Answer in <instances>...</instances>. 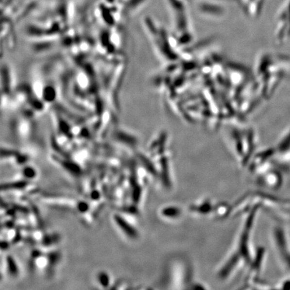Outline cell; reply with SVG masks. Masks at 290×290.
<instances>
[{"instance_id": "obj_1", "label": "cell", "mask_w": 290, "mask_h": 290, "mask_svg": "<svg viewBox=\"0 0 290 290\" xmlns=\"http://www.w3.org/2000/svg\"><path fill=\"white\" fill-rule=\"evenodd\" d=\"M114 221L118 227L124 235L131 239H136L138 237V233L136 228L133 227L131 223L128 222L125 218L119 214H115L114 216Z\"/></svg>"}, {"instance_id": "obj_2", "label": "cell", "mask_w": 290, "mask_h": 290, "mask_svg": "<svg viewBox=\"0 0 290 290\" xmlns=\"http://www.w3.org/2000/svg\"><path fill=\"white\" fill-rule=\"evenodd\" d=\"M6 270L9 274L12 277H16L18 275L19 268L17 264V262L16 261L15 258L11 256H6Z\"/></svg>"}, {"instance_id": "obj_3", "label": "cell", "mask_w": 290, "mask_h": 290, "mask_svg": "<svg viewBox=\"0 0 290 290\" xmlns=\"http://www.w3.org/2000/svg\"><path fill=\"white\" fill-rule=\"evenodd\" d=\"M212 204L209 202H205L200 205H194L191 207V210L192 212H196L199 214H206L207 212H210L212 210Z\"/></svg>"}, {"instance_id": "obj_4", "label": "cell", "mask_w": 290, "mask_h": 290, "mask_svg": "<svg viewBox=\"0 0 290 290\" xmlns=\"http://www.w3.org/2000/svg\"><path fill=\"white\" fill-rule=\"evenodd\" d=\"M145 1L146 0H124V6L126 10H128V12H133V10L140 6V5Z\"/></svg>"}, {"instance_id": "obj_5", "label": "cell", "mask_w": 290, "mask_h": 290, "mask_svg": "<svg viewBox=\"0 0 290 290\" xmlns=\"http://www.w3.org/2000/svg\"><path fill=\"white\" fill-rule=\"evenodd\" d=\"M22 176L24 178L29 180V179H34L37 176V172L34 168L31 166H25L22 169Z\"/></svg>"}, {"instance_id": "obj_6", "label": "cell", "mask_w": 290, "mask_h": 290, "mask_svg": "<svg viewBox=\"0 0 290 290\" xmlns=\"http://www.w3.org/2000/svg\"><path fill=\"white\" fill-rule=\"evenodd\" d=\"M98 280L100 286L103 288H108L109 286H110V276L108 275V273H105L104 272H100V273L98 274Z\"/></svg>"}, {"instance_id": "obj_7", "label": "cell", "mask_w": 290, "mask_h": 290, "mask_svg": "<svg viewBox=\"0 0 290 290\" xmlns=\"http://www.w3.org/2000/svg\"><path fill=\"white\" fill-rule=\"evenodd\" d=\"M162 214L163 216H166V217L175 218L178 217L180 212H179V208L171 207V208L164 209V210H163Z\"/></svg>"}, {"instance_id": "obj_8", "label": "cell", "mask_w": 290, "mask_h": 290, "mask_svg": "<svg viewBox=\"0 0 290 290\" xmlns=\"http://www.w3.org/2000/svg\"><path fill=\"white\" fill-rule=\"evenodd\" d=\"M77 209L80 212L84 213V212H87L89 210V205L87 202L81 201L77 204Z\"/></svg>"}, {"instance_id": "obj_9", "label": "cell", "mask_w": 290, "mask_h": 290, "mask_svg": "<svg viewBox=\"0 0 290 290\" xmlns=\"http://www.w3.org/2000/svg\"><path fill=\"white\" fill-rule=\"evenodd\" d=\"M290 147V134L288 135L287 137H286V139H284V141L282 142L281 143L280 147H279V149H280L281 151H285L287 150L288 148Z\"/></svg>"}, {"instance_id": "obj_10", "label": "cell", "mask_w": 290, "mask_h": 290, "mask_svg": "<svg viewBox=\"0 0 290 290\" xmlns=\"http://www.w3.org/2000/svg\"><path fill=\"white\" fill-rule=\"evenodd\" d=\"M100 198V193L99 191L98 190H94L91 191V198L92 200H95V201H97V200H99Z\"/></svg>"}]
</instances>
